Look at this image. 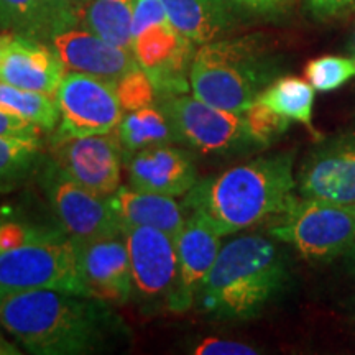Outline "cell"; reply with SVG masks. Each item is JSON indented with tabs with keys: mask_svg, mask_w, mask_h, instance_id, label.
Listing matches in <instances>:
<instances>
[{
	"mask_svg": "<svg viewBox=\"0 0 355 355\" xmlns=\"http://www.w3.org/2000/svg\"><path fill=\"white\" fill-rule=\"evenodd\" d=\"M242 114L245 117L248 128H250V133L261 145V148H265L273 140H277L278 137H282L291 125L290 119L266 107L260 101H255Z\"/></svg>",
	"mask_w": 355,
	"mask_h": 355,
	"instance_id": "obj_28",
	"label": "cell"
},
{
	"mask_svg": "<svg viewBox=\"0 0 355 355\" xmlns=\"http://www.w3.org/2000/svg\"><path fill=\"white\" fill-rule=\"evenodd\" d=\"M115 91H117L122 109L127 112L144 109L146 105H152L157 102V91L141 68L133 69L119 79L115 83Z\"/></svg>",
	"mask_w": 355,
	"mask_h": 355,
	"instance_id": "obj_29",
	"label": "cell"
},
{
	"mask_svg": "<svg viewBox=\"0 0 355 355\" xmlns=\"http://www.w3.org/2000/svg\"><path fill=\"white\" fill-rule=\"evenodd\" d=\"M349 254H350V255H352V257H354V260H355V247L352 248V250H350V252H349Z\"/></svg>",
	"mask_w": 355,
	"mask_h": 355,
	"instance_id": "obj_40",
	"label": "cell"
},
{
	"mask_svg": "<svg viewBox=\"0 0 355 355\" xmlns=\"http://www.w3.org/2000/svg\"><path fill=\"white\" fill-rule=\"evenodd\" d=\"M128 186L162 196H186L198 183L191 152L173 144L144 148L125 158Z\"/></svg>",
	"mask_w": 355,
	"mask_h": 355,
	"instance_id": "obj_16",
	"label": "cell"
},
{
	"mask_svg": "<svg viewBox=\"0 0 355 355\" xmlns=\"http://www.w3.org/2000/svg\"><path fill=\"white\" fill-rule=\"evenodd\" d=\"M117 133L123 148V162L144 148L176 144L170 119L157 102L144 109L127 112L119 123Z\"/></svg>",
	"mask_w": 355,
	"mask_h": 355,
	"instance_id": "obj_22",
	"label": "cell"
},
{
	"mask_svg": "<svg viewBox=\"0 0 355 355\" xmlns=\"http://www.w3.org/2000/svg\"><path fill=\"white\" fill-rule=\"evenodd\" d=\"M64 71L55 48L38 40L13 35L0 64V79L26 91L55 96Z\"/></svg>",
	"mask_w": 355,
	"mask_h": 355,
	"instance_id": "obj_18",
	"label": "cell"
},
{
	"mask_svg": "<svg viewBox=\"0 0 355 355\" xmlns=\"http://www.w3.org/2000/svg\"><path fill=\"white\" fill-rule=\"evenodd\" d=\"M133 55L152 81L157 97L186 94L196 43L173 28L170 21L150 26L133 38Z\"/></svg>",
	"mask_w": 355,
	"mask_h": 355,
	"instance_id": "obj_12",
	"label": "cell"
},
{
	"mask_svg": "<svg viewBox=\"0 0 355 355\" xmlns=\"http://www.w3.org/2000/svg\"><path fill=\"white\" fill-rule=\"evenodd\" d=\"M304 73L316 91H336L355 78V58L332 55L316 58L309 61Z\"/></svg>",
	"mask_w": 355,
	"mask_h": 355,
	"instance_id": "obj_27",
	"label": "cell"
},
{
	"mask_svg": "<svg viewBox=\"0 0 355 355\" xmlns=\"http://www.w3.org/2000/svg\"><path fill=\"white\" fill-rule=\"evenodd\" d=\"M181 144L202 157H230L261 148L247 125L243 114L207 104L196 96L170 94L157 97Z\"/></svg>",
	"mask_w": 355,
	"mask_h": 355,
	"instance_id": "obj_5",
	"label": "cell"
},
{
	"mask_svg": "<svg viewBox=\"0 0 355 355\" xmlns=\"http://www.w3.org/2000/svg\"><path fill=\"white\" fill-rule=\"evenodd\" d=\"M12 38H13L12 33H8V35H0V64H2L3 56H6V53H7V50H8V44H10Z\"/></svg>",
	"mask_w": 355,
	"mask_h": 355,
	"instance_id": "obj_37",
	"label": "cell"
},
{
	"mask_svg": "<svg viewBox=\"0 0 355 355\" xmlns=\"http://www.w3.org/2000/svg\"><path fill=\"white\" fill-rule=\"evenodd\" d=\"M42 140L0 137V191H8L37 173L43 159Z\"/></svg>",
	"mask_w": 355,
	"mask_h": 355,
	"instance_id": "obj_26",
	"label": "cell"
},
{
	"mask_svg": "<svg viewBox=\"0 0 355 355\" xmlns=\"http://www.w3.org/2000/svg\"><path fill=\"white\" fill-rule=\"evenodd\" d=\"M220 239L219 230L209 220L198 214H188V219L175 241L178 278L168 311L186 313L196 304L204 279L219 257Z\"/></svg>",
	"mask_w": 355,
	"mask_h": 355,
	"instance_id": "obj_15",
	"label": "cell"
},
{
	"mask_svg": "<svg viewBox=\"0 0 355 355\" xmlns=\"http://www.w3.org/2000/svg\"><path fill=\"white\" fill-rule=\"evenodd\" d=\"M0 107L26 119L43 132H53L60 122V109L55 96L26 91L0 79Z\"/></svg>",
	"mask_w": 355,
	"mask_h": 355,
	"instance_id": "obj_25",
	"label": "cell"
},
{
	"mask_svg": "<svg viewBox=\"0 0 355 355\" xmlns=\"http://www.w3.org/2000/svg\"><path fill=\"white\" fill-rule=\"evenodd\" d=\"M0 290H55L87 296L78 243L63 230L0 254Z\"/></svg>",
	"mask_w": 355,
	"mask_h": 355,
	"instance_id": "obj_7",
	"label": "cell"
},
{
	"mask_svg": "<svg viewBox=\"0 0 355 355\" xmlns=\"http://www.w3.org/2000/svg\"><path fill=\"white\" fill-rule=\"evenodd\" d=\"M51 46L61 58L66 69L105 79L114 84L127 73L140 68L132 50L105 42L87 28L79 30L74 26L58 33L51 40Z\"/></svg>",
	"mask_w": 355,
	"mask_h": 355,
	"instance_id": "obj_17",
	"label": "cell"
},
{
	"mask_svg": "<svg viewBox=\"0 0 355 355\" xmlns=\"http://www.w3.org/2000/svg\"><path fill=\"white\" fill-rule=\"evenodd\" d=\"M69 2H74V3H78V6H83V3L89 2V0H69Z\"/></svg>",
	"mask_w": 355,
	"mask_h": 355,
	"instance_id": "obj_39",
	"label": "cell"
},
{
	"mask_svg": "<svg viewBox=\"0 0 355 355\" xmlns=\"http://www.w3.org/2000/svg\"><path fill=\"white\" fill-rule=\"evenodd\" d=\"M109 202L123 230L128 227H152L176 241L188 219L183 202H176L175 198L137 191L130 186H121L112 196H109Z\"/></svg>",
	"mask_w": 355,
	"mask_h": 355,
	"instance_id": "obj_20",
	"label": "cell"
},
{
	"mask_svg": "<svg viewBox=\"0 0 355 355\" xmlns=\"http://www.w3.org/2000/svg\"><path fill=\"white\" fill-rule=\"evenodd\" d=\"M282 252L263 235H241L222 245L204 279L199 311L222 321H247L261 314L286 285Z\"/></svg>",
	"mask_w": 355,
	"mask_h": 355,
	"instance_id": "obj_3",
	"label": "cell"
},
{
	"mask_svg": "<svg viewBox=\"0 0 355 355\" xmlns=\"http://www.w3.org/2000/svg\"><path fill=\"white\" fill-rule=\"evenodd\" d=\"M61 230H63L61 227H48V225L17 220L13 217H8L6 212H0V254L24 245L26 242L50 237V235H55Z\"/></svg>",
	"mask_w": 355,
	"mask_h": 355,
	"instance_id": "obj_30",
	"label": "cell"
},
{
	"mask_svg": "<svg viewBox=\"0 0 355 355\" xmlns=\"http://www.w3.org/2000/svg\"><path fill=\"white\" fill-rule=\"evenodd\" d=\"M35 178L60 227L76 243L123 234L109 198L83 188L50 157H43Z\"/></svg>",
	"mask_w": 355,
	"mask_h": 355,
	"instance_id": "obj_8",
	"label": "cell"
},
{
	"mask_svg": "<svg viewBox=\"0 0 355 355\" xmlns=\"http://www.w3.org/2000/svg\"><path fill=\"white\" fill-rule=\"evenodd\" d=\"M0 324L35 355L114 352L132 339L114 306L55 290H0Z\"/></svg>",
	"mask_w": 355,
	"mask_h": 355,
	"instance_id": "obj_1",
	"label": "cell"
},
{
	"mask_svg": "<svg viewBox=\"0 0 355 355\" xmlns=\"http://www.w3.org/2000/svg\"><path fill=\"white\" fill-rule=\"evenodd\" d=\"M296 189L301 198L355 206V132L313 150L300 168Z\"/></svg>",
	"mask_w": 355,
	"mask_h": 355,
	"instance_id": "obj_13",
	"label": "cell"
},
{
	"mask_svg": "<svg viewBox=\"0 0 355 355\" xmlns=\"http://www.w3.org/2000/svg\"><path fill=\"white\" fill-rule=\"evenodd\" d=\"M350 53H352V58H355V30L352 35V42H350Z\"/></svg>",
	"mask_w": 355,
	"mask_h": 355,
	"instance_id": "obj_38",
	"label": "cell"
},
{
	"mask_svg": "<svg viewBox=\"0 0 355 355\" xmlns=\"http://www.w3.org/2000/svg\"><path fill=\"white\" fill-rule=\"evenodd\" d=\"M55 99L60 122L51 140L104 135L117 130L123 117L115 84L89 74L74 71L64 74Z\"/></svg>",
	"mask_w": 355,
	"mask_h": 355,
	"instance_id": "obj_9",
	"label": "cell"
},
{
	"mask_svg": "<svg viewBox=\"0 0 355 355\" xmlns=\"http://www.w3.org/2000/svg\"><path fill=\"white\" fill-rule=\"evenodd\" d=\"M20 349H17V345L7 340L3 337L2 331H0V355H19Z\"/></svg>",
	"mask_w": 355,
	"mask_h": 355,
	"instance_id": "obj_36",
	"label": "cell"
},
{
	"mask_svg": "<svg viewBox=\"0 0 355 355\" xmlns=\"http://www.w3.org/2000/svg\"><path fill=\"white\" fill-rule=\"evenodd\" d=\"M81 21V6L69 0H0V26L12 35L48 42Z\"/></svg>",
	"mask_w": 355,
	"mask_h": 355,
	"instance_id": "obj_19",
	"label": "cell"
},
{
	"mask_svg": "<svg viewBox=\"0 0 355 355\" xmlns=\"http://www.w3.org/2000/svg\"><path fill=\"white\" fill-rule=\"evenodd\" d=\"M123 237L130 257L135 300L145 309L168 311L178 278L175 239L152 227H128Z\"/></svg>",
	"mask_w": 355,
	"mask_h": 355,
	"instance_id": "obj_10",
	"label": "cell"
},
{
	"mask_svg": "<svg viewBox=\"0 0 355 355\" xmlns=\"http://www.w3.org/2000/svg\"><path fill=\"white\" fill-rule=\"evenodd\" d=\"M176 32L201 46L220 40L234 26L232 6L225 0H162Z\"/></svg>",
	"mask_w": 355,
	"mask_h": 355,
	"instance_id": "obj_21",
	"label": "cell"
},
{
	"mask_svg": "<svg viewBox=\"0 0 355 355\" xmlns=\"http://www.w3.org/2000/svg\"><path fill=\"white\" fill-rule=\"evenodd\" d=\"M191 352L198 355H255L259 350L252 345L237 343V340H225L219 337H206L191 349Z\"/></svg>",
	"mask_w": 355,
	"mask_h": 355,
	"instance_id": "obj_33",
	"label": "cell"
},
{
	"mask_svg": "<svg viewBox=\"0 0 355 355\" xmlns=\"http://www.w3.org/2000/svg\"><path fill=\"white\" fill-rule=\"evenodd\" d=\"M58 166L99 196H112L121 188L123 148L117 130L104 135L51 140L50 155Z\"/></svg>",
	"mask_w": 355,
	"mask_h": 355,
	"instance_id": "obj_11",
	"label": "cell"
},
{
	"mask_svg": "<svg viewBox=\"0 0 355 355\" xmlns=\"http://www.w3.org/2000/svg\"><path fill=\"white\" fill-rule=\"evenodd\" d=\"M277 60L259 37L204 43L191 64L193 96L230 112H245L278 76Z\"/></svg>",
	"mask_w": 355,
	"mask_h": 355,
	"instance_id": "obj_4",
	"label": "cell"
},
{
	"mask_svg": "<svg viewBox=\"0 0 355 355\" xmlns=\"http://www.w3.org/2000/svg\"><path fill=\"white\" fill-rule=\"evenodd\" d=\"M232 7L243 8V10H250L257 13H266L277 10L286 2V0H225Z\"/></svg>",
	"mask_w": 355,
	"mask_h": 355,
	"instance_id": "obj_35",
	"label": "cell"
},
{
	"mask_svg": "<svg viewBox=\"0 0 355 355\" xmlns=\"http://www.w3.org/2000/svg\"><path fill=\"white\" fill-rule=\"evenodd\" d=\"M309 10L319 19L340 15L355 7V0H308Z\"/></svg>",
	"mask_w": 355,
	"mask_h": 355,
	"instance_id": "obj_34",
	"label": "cell"
},
{
	"mask_svg": "<svg viewBox=\"0 0 355 355\" xmlns=\"http://www.w3.org/2000/svg\"><path fill=\"white\" fill-rule=\"evenodd\" d=\"M354 207H355V206H354Z\"/></svg>",
	"mask_w": 355,
	"mask_h": 355,
	"instance_id": "obj_41",
	"label": "cell"
},
{
	"mask_svg": "<svg viewBox=\"0 0 355 355\" xmlns=\"http://www.w3.org/2000/svg\"><path fill=\"white\" fill-rule=\"evenodd\" d=\"M270 235L308 260L336 259L355 247V207L296 196Z\"/></svg>",
	"mask_w": 355,
	"mask_h": 355,
	"instance_id": "obj_6",
	"label": "cell"
},
{
	"mask_svg": "<svg viewBox=\"0 0 355 355\" xmlns=\"http://www.w3.org/2000/svg\"><path fill=\"white\" fill-rule=\"evenodd\" d=\"M168 21L162 0H133L132 32L133 38L150 26Z\"/></svg>",
	"mask_w": 355,
	"mask_h": 355,
	"instance_id": "obj_31",
	"label": "cell"
},
{
	"mask_svg": "<svg viewBox=\"0 0 355 355\" xmlns=\"http://www.w3.org/2000/svg\"><path fill=\"white\" fill-rule=\"evenodd\" d=\"M314 94H316V89L309 81L295 76H285L275 79L257 101H260L261 104H265L275 112L285 115L290 121L301 122L311 132H314Z\"/></svg>",
	"mask_w": 355,
	"mask_h": 355,
	"instance_id": "obj_24",
	"label": "cell"
},
{
	"mask_svg": "<svg viewBox=\"0 0 355 355\" xmlns=\"http://www.w3.org/2000/svg\"><path fill=\"white\" fill-rule=\"evenodd\" d=\"M78 266L91 298L115 308L133 296L130 257L123 234L78 243Z\"/></svg>",
	"mask_w": 355,
	"mask_h": 355,
	"instance_id": "obj_14",
	"label": "cell"
},
{
	"mask_svg": "<svg viewBox=\"0 0 355 355\" xmlns=\"http://www.w3.org/2000/svg\"><path fill=\"white\" fill-rule=\"evenodd\" d=\"M43 130L26 119L8 112L0 107V137H12V139L42 140Z\"/></svg>",
	"mask_w": 355,
	"mask_h": 355,
	"instance_id": "obj_32",
	"label": "cell"
},
{
	"mask_svg": "<svg viewBox=\"0 0 355 355\" xmlns=\"http://www.w3.org/2000/svg\"><path fill=\"white\" fill-rule=\"evenodd\" d=\"M295 153L260 157L198 181L186 194L188 214L209 220L230 235L278 217L295 201Z\"/></svg>",
	"mask_w": 355,
	"mask_h": 355,
	"instance_id": "obj_2",
	"label": "cell"
},
{
	"mask_svg": "<svg viewBox=\"0 0 355 355\" xmlns=\"http://www.w3.org/2000/svg\"><path fill=\"white\" fill-rule=\"evenodd\" d=\"M132 19L133 0H89L83 13L87 30L125 50L133 48Z\"/></svg>",
	"mask_w": 355,
	"mask_h": 355,
	"instance_id": "obj_23",
	"label": "cell"
}]
</instances>
